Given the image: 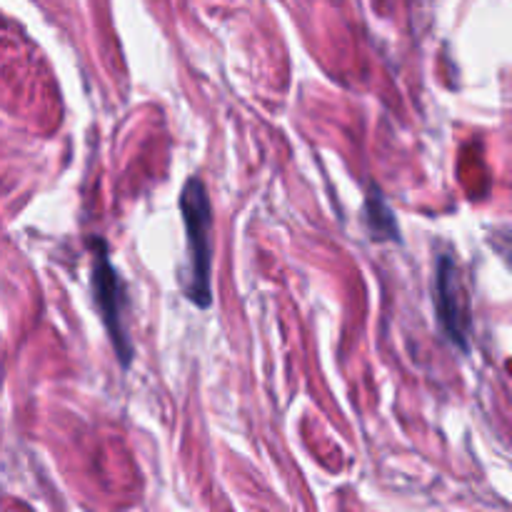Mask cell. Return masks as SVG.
<instances>
[{
    "label": "cell",
    "instance_id": "obj_2",
    "mask_svg": "<svg viewBox=\"0 0 512 512\" xmlns=\"http://www.w3.org/2000/svg\"><path fill=\"white\" fill-rule=\"evenodd\" d=\"M93 290L100 318H103L105 330H108L110 340H113L115 353H118L120 363L128 368L130 358H133V343H130L128 330H125L123 323L128 295H125L123 278H120L118 270L110 263L108 248H105L103 240H93Z\"/></svg>",
    "mask_w": 512,
    "mask_h": 512
},
{
    "label": "cell",
    "instance_id": "obj_4",
    "mask_svg": "<svg viewBox=\"0 0 512 512\" xmlns=\"http://www.w3.org/2000/svg\"><path fill=\"white\" fill-rule=\"evenodd\" d=\"M365 220H368V228L375 238L398 240V223H395L393 210L385 205L380 190H373V193L368 195V205H365Z\"/></svg>",
    "mask_w": 512,
    "mask_h": 512
},
{
    "label": "cell",
    "instance_id": "obj_3",
    "mask_svg": "<svg viewBox=\"0 0 512 512\" xmlns=\"http://www.w3.org/2000/svg\"><path fill=\"white\" fill-rule=\"evenodd\" d=\"M435 308H438V318L445 335H448L458 348L468 350L470 318L468 308H465L463 290H460L458 268H455L450 255H443V258L438 260V275H435Z\"/></svg>",
    "mask_w": 512,
    "mask_h": 512
},
{
    "label": "cell",
    "instance_id": "obj_1",
    "mask_svg": "<svg viewBox=\"0 0 512 512\" xmlns=\"http://www.w3.org/2000/svg\"><path fill=\"white\" fill-rule=\"evenodd\" d=\"M180 210H183V223L188 230V253H190V273L185 283V295L193 300L198 308H208L213 300V210H210L208 193L200 178H190L180 195Z\"/></svg>",
    "mask_w": 512,
    "mask_h": 512
}]
</instances>
